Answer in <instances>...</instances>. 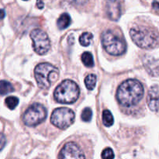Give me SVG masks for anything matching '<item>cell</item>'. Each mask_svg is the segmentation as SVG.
<instances>
[{
    "label": "cell",
    "mask_w": 159,
    "mask_h": 159,
    "mask_svg": "<svg viewBox=\"0 0 159 159\" xmlns=\"http://www.w3.org/2000/svg\"><path fill=\"white\" fill-rule=\"evenodd\" d=\"M47 110L40 103H34L27 108L23 115V122L28 127H35L41 124L47 117Z\"/></svg>",
    "instance_id": "cell-6"
},
{
    "label": "cell",
    "mask_w": 159,
    "mask_h": 159,
    "mask_svg": "<svg viewBox=\"0 0 159 159\" xmlns=\"http://www.w3.org/2000/svg\"><path fill=\"white\" fill-rule=\"evenodd\" d=\"M75 113L69 108L60 107L54 110L51 116V122L59 129L68 128L75 121Z\"/></svg>",
    "instance_id": "cell-7"
},
{
    "label": "cell",
    "mask_w": 159,
    "mask_h": 159,
    "mask_svg": "<svg viewBox=\"0 0 159 159\" xmlns=\"http://www.w3.org/2000/svg\"><path fill=\"white\" fill-rule=\"evenodd\" d=\"M37 8H38V9H43V6H44V4H43V2L38 1L37 2Z\"/></svg>",
    "instance_id": "cell-22"
},
{
    "label": "cell",
    "mask_w": 159,
    "mask_h": 159,
    "mask_svg": "<svg viewBox=\"0 0 159 159\" xmlns=\"http://www.w3.org/2000/svg\"><path fill=\"white\" fill-rule=\"evenodd\" d=\"M71 16L68 13H63L60 16L57 22V27L60 30H65L70 26L71 24Z\"/></svg>",
    "instance_id": "cell-12"
},
{
    "label": "cell",
    "mask_w": 159,
    "mask_h": 159,
    "mask_svg": "<svg viewBox=\"0 0 159 159\" xmlns=\"http://www.w3.org/2000/svg\"><path fill=\"white\" fill-rule=\"evenodd\" d=\"M82 61L84 65L88 68H93L94 66V60L93 54L90 52H84L82 54Z\"/></svg>",
    "instance_id": "cell-14"
},
{
    "label": "cell",
    "mask_w": 159,
    "mask_h": 159,
    "mask_svg": "<svg viewBox=\"0 0 159 159\" xmlns=\"http://www.w3.org/2000/svg\"><path fill=\"white\" fill-rule=\"evenodd\" d=\"M114 152L110 148H107L102 152V159H113L114 158Z\"/></svg>",
    "instance_id": "cell-20"
},
{
    "label": "cell",
    "mask_w": 159,
    "mask_h": 159,
    "mask_svg": "<svg viewBox=\"0 0 159 159\" xmlns=\"http://www.w3.org/2000/svg\"><path fill=\"white\" fill-rule=\"evenodd\" d=\"M92 116H93V112H92L91 109L86 107L82 110V115H81L82 120L85 122H89L92 120Z\"/></svg>",
    "instance_id": "cell-19"
},
{
    "label": "cell",
    "mask_w": 159,
    "mask_h": 159,
    "mask_svg": "<svg viewBox=\"0 0 159 159\" xmlns=\"http://www.w3.org/2000/svg\"><path fill=\"white\" fill-rule=\"evenodd\" d=\"M93 38V36L91 33L89 32H85L81 35L80 38H79V42H80L81 45L84 47H87L90 44Z\"/></svg>",
    "instance_id": "cell-17"
},
{
    "label": "cell",
    "mask_w": 159,
    "mask_h": 159,
    "mask_svg": "<svg viewBox=\"0 0 159 159\" xmlns=\"http://www.w3.org/2000/svg\"><path fill=\"white\" fill-rule=\"evenodd\" d=\"M59 159H85V157L78 144L73 142H68L62 148Z\"/></svg>",
    "instance_id": "cell-9"
},
{
    "label": "cell",
    "mask_w": 159,
    "mask_h": 159,
    "mask_svg": "<svg viewBox=\"0 0 159 159\" xmlns=\"http://www.w3.org/2000/svg\"><path fill=\"white\" fill-rule=\"evenodd\" d=\"M6 104L9 110H14L19 104V99L16 96H8L6 99Z\"/></svg>",
    "instance_id": "cell-18"
},
{
    "label": "cell",
    "mask_w": 159,
    "mask_h": 159,
    "mask_svg": "<svg viewBox=\"0 0 159 159\" xmlns=\"http://www.w3.org/2000/svg\"><path fill=\"white\" fill-rule=\"evenodd\" d=\"M97 81V78L95 75L90 74L85 79V85L89 90H93L95 88Z\"/></svg>",
    "instance_id": "cell-15"
},
{
    "label": "cell",
    "mask_w": 159,
    "mask_h": 159,
    "mask_svg": "<svg viewBox=\"0 0 159 159\" xmlns=\"http://www.w3.org/2000/svg\"><path fill=\"white\" fill-rule=\"evenodd\" d=\"M130 35L132 40L138 47L144 49L155 48L159 42L158 33L146 26H134L130 30Z\"/></svg>",
    "instance_id": "cell-2"
},
{
    "label": "cell",
    "mask_w": 159,
    "mask_h": 159,
    "mask_svg": "<svg viewBox=\"0 0 159 159\" xmlns=\"http://www.w3.org/2000/svg\"><path fill=\"white\" fill-rule=\"evenodd\" d=\"M34 51L40 55L47 54L51 48V42L48 34L40 29H35L31 32Z\"/></svg>",
    "instance_id": "cell-8"
},
{
    "label": "cell",
    "mask_w": 159,
    "mask_h": 159,
    "mask_svg": "<svg viewBox=\"0 0 159 159\" xmlns=\"http://www.w3.org/2000/svg\"><path fill=\"white\" fill-rule=\"evenodd\" d=\"M101 40L102 47L110 55H122L127 50V44L124 39L112 30H107L102 33Z\"/></svg>",
    "instance_id": "cell-5"
},
{
    "label": "cell",
    "mask_w": 159,
    "mask_h": 159,
    "mask_svg": "<svg viewBox=\"0 0 159 159\" xmlns=\"http://www.w3.org/2000/svg\"><path fill=\"white\" fill-rule=\"evenodd\" d=\"M148 105L151 110L158 111L159 109V89L157 86H152L148 95Z\"/></svg>",
    "instance_id": "cell-10"
},
{
    "label": "cell",
    "mask_w": 159,
    "mask_h": 159,
    "mask_svg": "<svg viewBox=\"0 0 159 159\" xmlns=\"http://www.w3.org/2000/svg\"><path fill=\"white\" fill-rule=\"evenodd\" d=\"M37 83L40 89H46L58 79L59 71L49 63L39 64L34 70Z\"/></svg>",
    "instance_id": "cell-3"
},
{
    "label": "cell",
    "mask_w": 159,
    "mask_h": 159,
    "mask_svg": "<svg viewBox=\"0 0 159 159\" xmlns=\"http://www.w3.org/2000/svg\"><path fill=\"white\" fill-rule=\"evenodd\" d=\"M0 89H1V94L2 96L14 91V88L12 84L5 80L1 81V83H0Z\"/></svg>",
    "instance_id": "cell-16"
},
{
    "label": "cell",
    "mask_w": 159,
    "mask_h": 159,
    "mask_svg": "<svg viewBox=\"0 0 159 159\" xmlns=\"http://www.w3.org/2000/svg\"><path fill=\"white\" fill-rule=\"evenodd\" d=\"M1 139H2V147H1V148L2 149L3 148V147H4V144H5V138H4V136H3L2 134V138H1Z\"/></svg>",
    "instance_id": "cell-23"
},
{
    "label": "cell",
    "mask_w": 159,
    "mask_h": 159,
    "mask_svg": "<svg viewBox=\"0 0 159 159\" xmlns=\"http://www.w3.org/2000/svg\"><path fill=\"white\" fill-rule=\"evenodd\" d=\"M107 13L109 18L112 20H119L121 14L120 5L116 1H110L107 2Z\"/></svg>",
    "instance_id": "cell-11"
},
{
    "label": "cell",
    "mask_w": 159,
    "mask_h": 159,
    "mask_svg": "<svg viewBox=\"0 0 159 159\" xmlns=\"http://www.w3.org/2000/svg\"><path fill=\"white\" fill-rule=\"evenodd\" d=\"M152 6H153V8L155 10L159 11V2H154L152 3Z\"/></svg>",
    "instance_id": "cell-21"
},
{
    "label": "cell",
    "mask_w": 159,
    "mask_h": 159,
    "mask_svg": "<svg viewBox=\"0 0 159 159\" xmlns=\"http://www.w3.org/2000/svg\"><path fill=\"white\" fill-rule=\"evenodd\" d=\"M1 12H2V16H1V18L3 19L4 18V16H5V12L3 9H1Z\"/></svg>",
    "instance_id": "cell-24"
},
{
    "label": "cell",
    "mask_w": 159,
    "mask_h": 159,
    "mask_svg": "<svg viewBox=\"0 0 159 159\" xmlns=\"http://www.w3.org/2000/svg\"><path fill=\"white\" fill-rule=\"evenodd\" d=\"M144 96V87L136 79H128L118 87L116 99L121 106L130 107L139 103Z\"/></svg>",
    "instance_id": "cell-1"
},
{
    "label": "cell",
    "mask_w": 159,
    "mask_h": 159,
    "mask_svg": "<svg viewBox=\"0 0 159 159\" xmlns=\"http://www.w3.org/2000/svg\"><path fill=\"white\" fill-rule=\"evenodd\" d=\"M102 122L106 127H111L114 123L113 115L109 110H105L102 112Z\"/></svg>",
    "instance_id": "cell-13"
},
{
    "label": "cell",
    "mask_w": 159,
    "mask_h": 159,
    "mask_svg": "<svg viewBox=\"0 0 159 159\" xmlns=\"http://www.w3.org/2000/svg\"><path fill=\"white\" fill-rule=\"evenodd\" d=\"M80 90L75 82L65 80L57 85L54 90V96L57 102L62 104L74 103L79 97Z\"/></svg>",
    "instance_id": "cell-4"
}]
</instances>
